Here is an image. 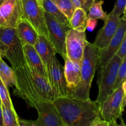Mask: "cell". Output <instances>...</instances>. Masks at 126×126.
Instances as JSON below:
<instances>
[{"mask_svg":"<svg viewBox=\"0 0 126 126\" xmlns=\"http://www.w3.org/2000/svg\"><path fill=\"white\" fill-rule=\"evenodd\" d=\"M53 103L65 126H96L101 119L100 103L96 100L68 95L55 98Z\"/></svg>","mask_w":126,"mask_h":126,"instance_id":"cell-1","label":"cell"},{"mask_svg":"<svg viewBox=\"0 0 126 126\" xmlns=\"http://www.w3.org/2000/svg\"><path fill=\"white\" fill-rule=\"evenodd\" d=\"M100 52V49L87 41L81 64V81L69 95L82 99L90 98V89L97 71Z\"/></svg>","mask_w":126,"mask_h":126,"instance_id":"cell-2","label":"cell"},{"mask_svg":"<svg viewBox=\"0 0 126 126\" xmlns=\"http://www.w3.org/2000/svg\"><path fill=\"white\" fill-rule=\"evenodd\" d=\"M0 55L9 62L14 70L27 65L23 44L17 36L16 28L0 27Z\"/></svg>","mask_w":126,"mask_h":126,"instance_id":"cell-3","label":"cell"},{"mask_svg":"<svg viewBox=\"0 0 126 126\" xmlns=\"http://www.w3.org/2000/svg\"><path fill=\"white\" fill-rule=\"evenodd\" d=\"M121 60L118 55H115L98 73V94L96 101L99 103H102L113 91Z\"/></svg>","mask_w":126,"mask_h":126,"instance_id":"cell-4","label":"cell"},{"mask_svg":"<svg viewBox=\"0 0 126 126\" xmlns=\"http://www.w3.org/2000/svg\"><path fill=\"white\" fill-rule=\"evenodd\" d=\"M22 19L28 21L39 34L48 39L47 29L44 18V11L37 0H20Z\"/></svg>","mask_w":126,"mask_h":126,"instance_id":"cell-5","label":"cell"},{"mask_svg":"<svg viewBox=\"0 0 126 126\" xmlns=\"http://www.w3.org/2000/svg\"><path fill=\"white\" fill-rule=\"evenodd\" d=\"M124 93L122 87L113 90V92L100 103V116L102 120L110 123L116 121L122 116L124 109L123 107Z\"/></svg>","mask_w":126,"mask_h":126,"instance_id":"cell-6","label":"cell"},{"mask_svg":"<svg viewBox=\"0 0 126 126\" xmlns=\"http://www.w3.org/2000/svg\"><path fill=\"white\" fill-rule=\"evenodd\" d=\"M44 18L49 35L48 39L54 46L57 53L65 59L67 57L65 47L66 33L70 28L62 24L45 11Z\"/></svg>","mask_w":126,"mask_h":126,"instance_id":"cell-7","label":"cell"},{"mask_svg":"<svg viewBox=\"0 0 126 126\" xmlns=\"http://www.w3.org/2000/svg\"><path fill=\"white\" fill-rule=\"evenodd\" d=\"M38 118L31 121L33 126H65L62 119L52 101L41 100L34 106Z\"/></svg>","mask_w":126,"mask_h":126,"instance_id":"cell-8","label":"cell"},{"mask_svg":"<svg viewBox=\"0 0 126 126\" xmlns=\"http://www.w3.org/2000/svg\"><path fill=\"white\" fill-rule=\"evenodd\" d=\"M87 41L86 31L81 32L72 28L69 29L65 41L66 57L71 61L81 64Z\"/></svg>","mask_w":126,"mask_h":126,"instance_id":"cell-9","label":"cell"},{"mask_svg":"<svg viewBox=\"0 0 126 126\" xmlns=\"http://www.w3.org/2000/svg\"><path fill=\"white\" fill-rule=\"evenodd\" d=\"M48 80L55 95V99L69 95L68 89L64 75V68L56 56L50 62L47 71Z\"/></svg>","mask_w":126,"mask_h":126,"instance_id":"cell-10","label":"cell"},{"mask_svg":"<svg viewBox=\"0 0 126 126\" xmlns=\"http://www.w3.org/2000/svg\"><path fill=\"white\" fill-rule=\"evenodd\" d=\"M126 30V20L121 18L119 27L115 34L112 38L108 45L104 49H102L100 52L98 62L97 65V70L98 73L106 66L108 62L116 55L122 41L124 38Z\"/></svg>","mask_w":126,"mask_h":126,"instance_id":"cell-11","label":"cell"},{"mask_svg":"<svg viewBox=\"0 0 126 126\" xmlns=\"http://www.w3.org/2000/svg\"><path fill=\"white\" fill-rule=\"evenodd\" d=\"M22 18L20 0H4L0 4V27L16 28Z\"/></svg>","mask_w":126,"mask_h":126,"instance_id":"cell-12","label":"cell"},{"mask_svg":"<svg viewBox=\"0 0 126 126\" xmlns=\"http://www.w3.org/2000/svg\"><path fill=\"white\" fill-rule=\"evenodd\" d=\"M121 18L111 12L108 14L107 20L104 22V25L100 30L94 42L92 43L94 46L101 50L108 45L118 30Z\"/></svg>","mask_w":126,"mask_h":126,"instance_id":"cell-13","label":"cell"},{"mask_svg":"<svg viewBox=\"0 0 126 126\" xmlns=\"http://www.w3.org/2000/svg\"><path fill=\"white\" fill-rule=\"evenodd\" d=\"M34 47L40 57L47 73L52 60L56 56L57 52L54 46L47 38L43 35L38 34Z\"/></svg>","mask_w":126,"mask_h":126,"instance_id":"cell-14","label":"cell"},{"mask_svg":"<svg viewBox=\"0 0 126 126\" xmlns=\"http://www.w3.org/2000/svg\"><path fill=\"white\" fill-rule=\"evenodd\" d=\"M64 60V75L70 95L76 89L81 81V63L71 61L68 57Z\"/></svg>","mask_w":126,"mask_h":126,"instance_id":"cell-15","label":"cell"},{"mask_svg":"<svg viewBox=\"0 0 126 126\" xmlns=\"http://www.w3.org/2000/svg\"><path fill=\"white\" fill-rule=\"evenodd\" d=\"M23 49L26 61L30 69L48 79L46 70L34 46L30 44H23Z\"/></svg>","mask_w":126,"mask_h":126,"instance_id":"cell-16","label":"cell"},{"mask_svg":"<svg viewBox=\"0 0 126 126\" xmlns=\"http://www.w3.org/2000/svg\"><path fill=\"white\" fill-rule=\"evenodd\" d=\"M30 71L34 87L40 98L53 102L55 100V95L48 79L33 70H30Z\"/></svg>","mask_w":126,"mask_h":126,"instance_id":"cell-17","label":"cell"},{"mask_svg":"<svg viewBox=\"0 0 126 126\" xmlns=\"http://www.w3.org/2000/svg\"><path fill=\"white\" fill-rule=\"evenodd\" d=\"M16 30L22 44H27L34 46L39 34L28 21L22 18L17 23Z\"/></svg>","mask_w":126,"mask_h":126,"instance_id":"cell-18","label":"cell"},{"mask_svg":"<svg viewBox=\"0 0 126 126\" xmlns=\"http://www.w3.org/2000/svg\"><path fill=\"white\" fill-rule=\"evenodd\" d=\"M0 79L7 89L11 87H14V90L18 89L14 71L6 64L2 59L0 60Z\"/></svg>","mask_w":126,"mask_h":126,"instance_id":"cell-19","label":"cell"},{"mask_svg":"<svg viewBox=\"0 0 126 126\" xmlns=\"http://www.w3.org/2000/svg\"><path fill=\"white\" fill-rule=\"evenodd\" d=\"M38 1L39 4L41 5V6L43 7L44 11L52 16L57 20L60 22L62 24L70 27L69 20L59 9V8L55 6V4L52 1H50V0H39Z\"/></svg>","mask_w":126,"mask_h":126,"instance_id":"cell-20","label":"cell"},{"mask_svg":"<svg viewBox=\"0 0 126 126\" xmlns=\"http://www.w3.org/2000/svg\"><path fill=\"white\" fill-rule=\"evenodd\" d=\"M87 20V12L82 8H76L69 20L70 28L81 32H85L86 30Z\"/></svg>","mask_w":126,"mask_h":126,"instance_id":"cell-21","label":"cell"},{"mask_svg":"<svg viewBox=\"0 0 126 126\" xmlns=\"http://www.w3.org/2000/svg\"><path fill=\"white\" fill-rule=\"evenodd\" d=\"M1 107L3 126H20V118L14 107H7L2 105Z\"/></svg>","mask_w":126,"mask_h":126,"instance_id":"cell-22","label":"cell"},{"mask_svg":"<svg viewBox=\"0 0 126 126\" xmlns=\"http://www.w3.org/2000/svg\"><path fill=\"white\" fill-rule=\"evenodd\" d=\"M104 1L103 0H95L87 12V18L95 20H102L103 22L107 20L108 14L103 9Z\"/></svg>","mask_w":126,"mask_h":126,"instance_id":"cell-23","label":"cell"},{"mask_svg":"<svg viewBox=\"0 0 126 126\" xmlns=\"http://www.w3.org/2000/svg\"><path fill=\"white\" fill-rule=\"evenodd\" d=\"M70 20L76 7L71 0H50Z\"/></svg>","mask_w":126,"mask_h":126,"instance_id":"cell-24","label":"cell"},{"mask_svg":"<svg viewBox=\"0 0 126 126\" xmlns=\"http://www.w3.org/2000/svg\"><path fill=\"white\" fill-rule=\"evenodd\" d=\"M126 78V55L122 59L118 71L116 80L114 84L113 90L121 87Z\"/></svg>","mask_w":126,"mask_h":126,"instance_id":"cell-25","label":"cell"},{"mask_svg":"<svg viewBox=\"0 0 126 126\" xmlns=\"http://www.w3.org/2000/svg\"><path fill=\"white\" fill-rule=\"evenodd\" d=\"M0 100L1 105L7 107L14 108L12 100L10 97L9 90L0 79Z\"/></svg>","mask_w":126,"mask_h":126,"instance_id":"cell-26","label":"cell"},{"mask_svg":"<svg viewBox=\"0 0 126 126\" xmlns=\"http://www.w3.org/2000/svg\"><path fill=\"white\" fill-rule=\"evenodd\" d=\"M76 8H82L87 13L89 9L95 0H71Z\"/></svg>","mask_w":126,"mask_h":126,"instance_id":"cell-27","label":"cell"},{"mask_svg":"<svg viewBox=\"0 0 126 126\" xmlns=\"http://www.w3.org/2000/svg\"><path fill=\"white\" fill-rule=\"evenodd\" d=\"M126 4V0H116L114 8L112 10L111 13L115 16L121 17L124 12V8Z\"/></svg>","mask_w":126,"mask_h":126,"instance_id":"cell-28","label":"cell"},{"mask_svg":"<svg viewBox=\"0 0 126 126\" xmlns=\"http://www.w3.org/2000/svg\"><path fill=\"white\" fill-rule=\"evenodd\" d=\"M116 55H118L121 59H123L126 55V30L125 34H124V38H123V41H122L121 44L120 46V47H119Z\"/></svg>","mask_w":126,"mask_h":126,"instance_id":"cell-29","label":"cell"},{"mask_svg":"<svg viewBox=\"0 0 126 126\" xmlns=\"http://www.w3.org/2000/svg\"><path fill=\"white\" fill-rule=\"evenodd\" d=\"M97 20L87 18V23H86V28H88L91 31L93 30L97 25Z\"/></svg>","mask_w":126,"mask_h":126,"instance_id":"cell-30","label":"cell"},{"mask_svg":"<svg viewBox=\"0 0 126 126\" xmlns=\"http://www.w3.org/2000/svg\"><path fill=\"white\" fill-rule=\"evenodd\" d=\"M20 126H33L31 123V121L25 120L20 119Z\"/></svg>","mask_w":126,"mask_h":126,"instance_id":"cell-31","label":"cell"},{"mask_svg":"<svg viewBox=\"0 0 126 126\" xmlns=\"http://www.w3.org/2000/svg\"><path fill=\"white\" fill-rule=\"evenodd\" d=\"M120 119H121L120 124H118L116 121H113V122H110V123H109L110 126H125L126 123H124V120H123V119L122 118V117L120 118Z\"/></svg>","mask_w":126,"mask_h":126,"instance_id":"cell-32","label":"cell"},{"mask_svg":"<svg viewBox=\"0 0 126 126\" xmlns=\"http://www.w3.org/2000/svg\"><path fill=\"white\" fill-rule=\"evenodd\" d=\"M96 126H110V124L108 122L102 120V119H100L97 122Z\"/></svg>","mask_w":126,"mask_h":126,"instance_id":"cell-33","label":"cell"},{"mask_svg":"<svg viewBox=\"0 0 126 126\" xmlns=\"http://www.w3.org/2000/svg\"><path fill=\"white\" fill-rule=\"evenodd\" d=\"M0 126H3V124H2V107H1V103H0Z\"/></svg>","mask_w":126,"mask_h":126,"instance_id":"cell-34","label":"cell"},{"mask_svg":"<svg viewBox=\"0 0 126 126\" xmlns=\"http://www.w3.org/2000/svg\"><path fill=\"white\" fill-rule=\"evenodd\" d=\"M126 107V94L124 95V97L123 98V107L124 109V108Z\"/></svg>","mask_w":126,"mask_h":126,"instance_id":"cell-35","label":"cell"},{"mask_svg":"<svg viewBox=\"0 0 126 126\" xmlns=\"http://www.w3.org/2000/svg\"><path fill=\"white\" fill-rule=\"evenodd\" d=\"M123 17H122V18H123V19L126 20V4L125 6V8H124V12H123Z\"/></svg>","mask_w":126,"mask_h":126,"instance_id":"cell-36","label":"cell"},{"mask_svg":"<svg viewBox=\"0 0 126 126\" xmlns=\"http://www.w3.org/2000/svg\"><path fill=\"white\" fill-rule=\"evenodd\" d=\"M4 1V0H0V4H1L2 3V1Z\"/></svg>","mask_w":126,"mask_h":126,"instance_id":"cell-37","label":"cell"},{"mask_svg":"<svg viewBox=\"0 0 126 126\" xmlns=\"http://www.w3.org/2000/svg\"><path fill=\"white\" fill-rule=\"evenodd\" d=\"M1 59H2V57H1V55H0V60H1Z\"/></svg>","mask_w":126,"mask_h":126,"instance_id":"cell-38","label":"cell"},{"mask_svg":"<svg viewBox=\"0 0 126 126\" xmlns=\"http://www.w3.org/2000/svg\"><path fill=\"white\" fill-rule=\"evenodd\" d=\"M0 103H1V100H0Z\"/></svg>","mask_w":126,"mask_h":126,"instance_id":"cell-39","label":"cell"},{"mask_svg":"<svg viewBox=\"0 0 126 126\" xmlns=\"http://www.w3.org/2000/svg\"><path fill=\"white\" fill-rule=\"evenodd\" d=\"M125 126H126V124H125Z\"/></svg>","mask_w":126,"mask_h":126,"instance_id":"cell-40","label":"cell"},{"mask_svg":"<svg viewBox=\"0 0 126 126\" xmlns=\"http://www.w3.org/2000/svg\"><path fill=\"white\" fill-rule=\"evenodd\" d=\"M38 1H39V0H38Z\"/></svg>","mask_w":126,"mask_h":126,"instance_id":"cell-41","label":"cell"}]
</instances>
